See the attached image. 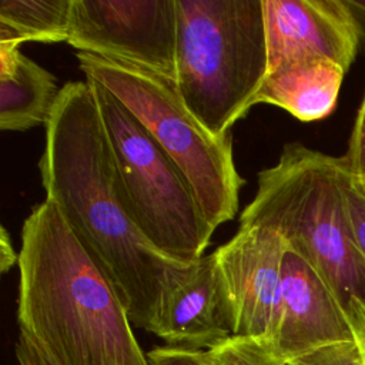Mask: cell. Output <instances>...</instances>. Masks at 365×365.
<instances>
[{
	"instance_id": "obj_16",
	"label": "cell",
	"mask_w": 365,
	"mask_h": 365,
	"mask_svg": "<svg viewBox=\"0 0 365 365\" xmlns=\"http://www.w3.org/2000/svg\"><path fill=\"white\" fill-rule=\"evenodd\" d=\"M288 365H365V361L356 339H354L321 346Z\"/></svg>"
},
{
	"instance_id": "obj_14",
	"label": "cell",
	"mask_w": 365,
	"mask_h": 365,
	"mask_svg": "<svg viewBox=\"0 0 365 365\" xmlns=\"http://www.w3.org/2000/svg\"><path fill=\"white\" fill-rule=\"evenodd\" d=\"M71 6L73 0H1L0 44L67 41Z\"/></svg>"
},
{
	"instance_id": "obj_4",
	"label": "cell",
	"mask_w": 365,
	"mask_h": 365,
	"mask_svg": "<svg viewBox=\"0 0 365 365\" xmlns=\"http://www.w3.org/2000/svg\"><path fill=\"white\" fill-rule=\"evenodd\" d=\"M268 67L264 0H177L175 86L210 133L231 134Z\"/></svg>"
},
{
	"instance_id": "obj_1",
	"label": "cell",
	"mask_w": 365,
	"mask_h": 365,
	"mask_svg": "<svg viewBox=\"0 0 365 365\" xmlns=\"http://www.w3.org/2000/svg\"><path fill=\"white\" fill-rule=\"evenodd\" d=\"M38 171L46 198L108 277L130 322L151 332L165 295L191 264L160 254L134 222L118 190L107 134L86 78L61 87L46 124Z\"/></svg>"
},
{
	"instance_id": "obj_8",
	"label": "cell",
	"mask_w": 365,
	"mask_h": 365,
	"mask_svg": "<svg viewBox=\"0 0 365 365\" xmlns=\"http://www.w3.org/2000/svg\"><path fill=\"white\" fill-rule=\"evenodd\" d=\"M287 241L259 225H240L214 252L228 307L232 336L265 345L278 307Z\"/></svg>"
},
{
	"instance_id": "obj_13",
	"label": "cell",
	"mask_w": 365,
	"mask_h": 365,
	"mask_svg": "<svg viewBox=\"0 0 365 365\" xmlns=\"http://www.w3.org/2000/svg\"><path fill=\"white\" fill-rule=\"evenodd\" d=\"M61 88L57 78L20 51L0 44V128L26 131L47 124Z\"/></svg>"
},
{
	"instance_id": "obj_6",
	"label": "cell",
	"mask_w": 365,
	"mask_h": 365,
	"mask_svg": "<svg viewBox=\"0 0 365 365\" xmlns=\"http://www.w3.org/2000/svg\"><path fill=\"white\" fill-rule=\"evenodd\" d=\"M107 134L121 197L141 234L164 257L191 264L214 234L177 163L106 87L86 78Z\"/></svg>"
},
{
	"instance_id": "obj_9",
	"label": "cell",
	"mask_w": 365,
	"mask_h": 365,
	"mask_svg": "<svg viewBox=\"0 0 365 365\" xmlns=\"http://www.w3.org/2000/svg\"><path fill=\"white\" fill-rule=\"evenodd\" d=\"M354 339L344 307L314 268L288 247L274 325L264 346L278 364L288 365L321 346Z\"/></svg>"
},
{
	"instance_id": "obj_18",
	"label": "cell",
	"mask_w": 365,
	"mask_h": 365,
	"mask_svg": "<svg viewBox=\"0 0 365 365\" xmlns=\"http://www.w3.org/2000/svg\"><path fill=\"white\" fill-rule=\"evenodd\" d=\"M342 158L351 178L355 181L365 178V94L354 121L348 150Z\"/></svg>"
},
{
	"instance_id": "obj_22",
	"label": "cell",
	"mask_w": 365,
	"mask_h": 365,
	"mask_svg": "<svg viewBox=\"0 0 365 365\" xmlns=\"http://www.w3.org/2000/svg\"><path fill=\"white\" fill-rule=\"evenodd\" d=\"M19 264V252L14 251L10 235L4 225L0 227V271L6 274L11 267Z\"/></svg>"
},
{
	"instance_id": "obj_2",
	"label": "cell",
	"mask_w": 365,
	"mask_h": 365,
	"mask_svg": "<svg viewBox=\"0 0 365 365\" xmlns=\"http://www.w3.org/2000/svg\"><path fill=\"white\" fill-rule=\"evenodd\" d=\"M17 322L57 365H150L111 281L44 200L21 227Z\"/></svg>"
},
{
	"instance_id": "obj_17",
	"label": "cell",
	"mask_w": 365,
	"mask_h": 365,
	"mask_svg": "<svg viewBox=\"0 0 365 365\" xmlns=\"http://www.w3.org/2000/svg\"><path fill=\"white\" fill-rule=\"evenodd\" d=\"M342 191L354 240L365 264V192L351 178L346 167L342 173Z\"/></svg>"
},
{
	"instance_id": "obj_11",
	"label": "cell",
	"mask_w": 365,
	"mask_h": 365,
	"mask_svg": "<svg viewBox=\"0 0 365 365\" xmlns=\"http://www.w3.org/2000/svg\"><path fill=\"white\" fill-rule=\"evenodd\" d=\"M151 334L168 346L210 351L232 336L231 318L212 252L191 262L168 291Z\"/></svg>"
},
{
	"instance_id": "obj_20",
	"label": "cell",
	"mask_w": 365,
	"mask_h": 365,
	"mask_svg": "<svg viewBox=\"0 0 365 365\" xmlns=\"http://www.w3.org/2000/svg\"><path fill=\"white\" fill-rule=\"evenodd\" d=\"M14 354L19 365H57L51 356L23 331L19 332Z\"/></svg>"
},
{
	"instance_id": "obj_3",
	"label": "cell",
	"mask_w": 365,
	"mask_h": 365,
	"mask_svg": "<svg viewBox=\"0 0 365 365\" xmlns=\"http://www.w3.org/2000/svg\"><path fill=\"white\" fill-rule=\"evenodd\" d=\"M344 168L342 157L285 144L277 164L258 173L255 197L240 214V225L281 234L346 311L354 297L365 299V264L345 208Z\"/></svg>"
},
{
	"instance_id": "obj_15",
	"label": "cell",
	"mask_w": 365,
	"mask_h": 365,
	"mask_svg": "<svg viewBox=\"0 0 365 365\" xmlns=\"http://www.w3.org/2000/svg\"><path fill=\"white\" fill-rule=\"evenodd\" d=\"M215 365H281L258 341L231 336L208 351Z\"/></svg>"
},
{
	"instance_id": "obj_24",
	"label": "cell",
	"mask_w": 365,
	"mask_h": 365,
	"mask_svg": "<svg viewBox=\"0 0 365 365\" xmlns=\"http://www.w3.org/2000/svg\"><path fill=\"white\" fill-rule=\"evenodd\" d=\"M352 180H354V178H352ZM354 181H355V180H354ZM355 182H356L358 187L365 192V178H364V180H359V181H355Z\"/></svg>"
},
{
	"instance_id": "obj_21",
	"label": "cell",
	"mask_w": 365,
	"mask_h": 365,
	"mask_svg": "<svg viewBox=\"0 0 365 365\" xmlns=\"http://www.w3.org/2000/svg\"><path fill=\"white\" fill-rule=\"evenodd\" d=\"M346 314L365 361V299L354 297L346 305Z\"/></svg>"
},
{
	"instance_id": "obj_5",
	"label": "cell",
	"mask_w": 365,
	"mask_h": 365,
	"mask_svg": "<svg viewBox=\"0 0 365 365\" xmlns=\"http://www.w3.org/2000/svg\"><path fill=\"white\" fill-rule=\"evenodd\" d=\"M76 57L84 77L114 94L177 163L212 228L232 220L245 180L234 163L231 134L210 133L171 80L115 58L81 51Z\"/></svg>"
},
{
	"instance_id": "obj_10",
	"label": "cell",
	"mask_w": 365,
	"mask_h": 365,
	"mask_svg": "<svg viewBox=\"0 0 365 365\" xmlns=\"http://www.w3.org/2000/svg\"><path fill=\"white\" fill-rule=\"evenodd\" d=\"M268 73L292 61L325 58L349 70L359 51L345 0H264Z\"/></svg>"
},
{
	"instance_id": "obj_23",
	"label": "cell",
	"mask_w": 365,
	"mask_h": 365,
	"mask_svg": "<svg viewBox=\"0 0 365 365\" xmlns=\"http://www.w3.org/2000/svg\"><path fill=\"white\" fill-rule=\"evenodd\" d=\"M355 26L358 31V38H359V51L365 54V0H345Z\"/></svg>"
},
{
	"instance_id": "obj_19",
	"label": "cell",
	"mask_w": 365,
	"mask_h": 365,
	"mask_svg": "<svg viewBox=\"0 0 365 365\" xmlns=\"http://www.w3.org/2000/svg\"><path fill=\"white\" fill-rule=\"evenodd\" d=\"M150 365H215L208 351L177 346H154L147 352Z\"/></svg>"
},
{
	"instance_id": "obj_7",
	"label": "cell",
	"mask_w": 365,
	"mask_h": 365,
	"mask_svg": "<svg viewBox=\"0 0 365 365\" xmlns=\"http://www.w3.org/2000/svg\"><path fill=\"white\" fill-rule=\"evenodd\" d=\"M66 43L175 83L177 0H73Z\"/></svg>"
},
{
	"instance_id": "obj_12",
	"label": "cell",
	"mask_w": 365,
	"mask_h": 365,
	"mask_svg": "<svg viewBox=\"0 0 365 365\" xmlns=\"http://www.w3.org/2000/svg\"><path fill=\"white\" fill-rule=\"evenodd\" d=\"M345 74L342 67L325 58L284 64L267 74L254 106H277L301 121L325 118L336 106Z\"/></svg>"
}]
</instances>
